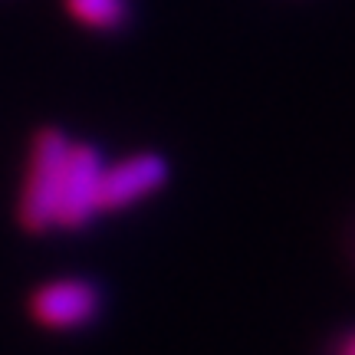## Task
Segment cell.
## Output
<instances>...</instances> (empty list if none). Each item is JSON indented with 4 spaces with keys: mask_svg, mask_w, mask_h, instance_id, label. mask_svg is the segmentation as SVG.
<instances>
[{
    "mask_svg": "<svg viewBox=\"0 0 355 355\" xmlns=\"http://www.w3.org/2000/svg\"><path fill=\"white\" fill-rule=\"evenodd\" d=\"M105 158L96 145L73 141L66 155L63 188H60V207H56V227L60 230H83L99 217V178Z\"/></svg>",
    "mask_w": 355,
    "mask_h": 355,
    "instance_id": "cell-4",
    "label": "cell"
},
{
    "mask_svg": "<svg viewBox=\"0 0 355 355\" xmlns=\"http://www.w3.org/2000/svg\"><path fill=\"white\" fill-rule=\"evenodd\" d=\"M105 296L96 279L86 277H56L40 283L30 293V316L37 326L50 332H79L99 322Z\"/></svg>",
    "mask_w": 355,
    "mask_h": 355,
    "instance_id": "cell-2",
    "label": "cell"
},
{
    "mask_svg": "<svg viewBox=\"0 0 355 355\" xmlns=\"http://www.w3.org/2000/svg\"><path fill=\"white\" fill-rule=\"evenodd\" d=\"M69 145L73 139L63 128H40L33 135L24 188H20V201H17V220L30 234H46L56 227V207H60Z\"/></svg>",
    "mask_w": 355,
    "mask_h": 355,
    "instance_id": "cell-1",
    "label": "cell"
},
{
    "mask_svg": "<svg viewBox=\"0 0 355 355\" xmlns=\"http://www.w3.org/2000/svg\"><path fill=\"white\" fill-rule=\"evenodd\" d=\"M63 10L73 24L96 33H119L132 20V0H63Z\"/></svg>",
    "mask_w": 355,
    "mask_h": 355,
    "instance_id": "cell-5",
    "label": "cell"
},
{
    "mask_svg": "<svg viewBox=\"0 0 355 355\" xmlns=\"http://www.w3.org/2000/svg\"><path fill=\"white\" fill-rule=\"evenodd\" d=\"M168 175L171 168L158 152H132L119 162H105L99 178V214L148 201L168 184Z\"/></svg>",
    "mask_w": 355,
    "mask_h": 355,
    "instance_id": "cell-3",
    "label": "cell"
},
{
    "mask_svg": "<svg viewBox=\"0 0 355 355\" xmlns=\"http://www.w3.org/2000/svg\"><path fill=\"white\" fill-rule=\"evenodd\" d=\"M329 355H355V329H345L332 339Z\"/></svg>",
    "mask_w": 355,
    "mask_h": 355,
    "instance_id": "cell-6",
    "label": "cell"
}]
</instances>
